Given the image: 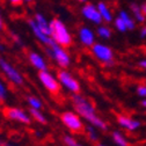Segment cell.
<instances>
[{
    "label": "cell",
    "instance_id": "6da1fadb",
    "mask_svg": "<svg viewBox=\"0 0 146 146\" xmlns=\"http://www.w3.org/2000/svg\"><path fill=\"white\" fill-rule=\"evenodd\" d=\"M71 103H72L73 109H74V111L81 118H84V121H86L88 124L93 125V126L96 127V129L103 130V131H106L108 129L107 123L96 114L94 104L87 98L80 95L79 93L78 94H72Z\"/></svg>",
    "mask_w": 146,
    "mask_h": 146
},
{
    "label": "cell",
    "instance_id": "7a4b0ae2",
    "mask_svg": "<svg viewBox=\"0 0 146 146\" xmlns=\"http://www.w3.org/2000/svg\"><path fill=\"white\" fill-rule=\"evenodd\" d=\"M50 36L57 44L67 48L72 44V35L65 23L58 19L50 21Z\"/></svg>",
    "mask_w": 146,
    "mask_h": 146
},
{
    "label": "cell",
    "instance_id": "3957f363",
    "mask_svg": "<svg viewBox=\"0 0 146 146\" xmlns=\"http://www.w3.org/2000/svg\"><path fill=\"white\" fill-rule=\"evenodd\" d=\"M45 51L49 57L56 63L60 68H67L71 65V56L65 50L64 46L57 44L54 41H51L49 45L45 46Z\"/></svg>",
    "mask_w": 146,
    "mask_h": 146
},
{
    "label": "cell",
    "instance_id": "277c9868",
    "mask_svg": "<svg viewBox=\"0 0 146 146\" xmlns=\"http://www.w3.org/2000/svg\"><path fill=\"white\" fill-rule=\"evenodd\" d=\"M60 121L66 129L73 133H80L85 130L82 118L76 111H64L60 114Z\"/></svg>",
    "mask_w": 146,
    "mask_h": 146
},
{
    "label": "cell",
    "instance_id": "5b68a950",
    "mask_svg": "<svg viewBox=\"0 0 146 146\" xmlns=\"http://www.w3.org/2000/svg\"><path fill=\"white\" fill-rule=\"evenodd\" d=\"M0 71L7 78L9 82H12L15 86H22L25 84V78L22 73L15 68L8 60H6L4 57H0Z\"/></svg>",
    "mask_w": 146,
    "mask_h": 146
},
{
    "label": "cell",
    "instance_id": "8992f818",
    "mask_svg": "<svg viewBox=\"0 0 146 146\" xmlns=\"http://www.w3.org/2000/svg\"><path fill=\"white\" fill-rule=\"evenodd\" d=\"M90 51H92L93 56L102 64L104 65H113L114 59H115V53L114 50L102 43H94L90 46Z\"/></svg>",
    "mask_w": 146,
    "mask_h": 146
},
{
    "label": "cell",
    "instance_id": "52a82bcc",
    "mask_svg": "<svg viewBox=\"0 0 146 146\" xmlns=\"http://www.w3.org/2000/svg\"><path fill=\"white\" fill-rule=\"evenodd\" d=\"M57 79L62 87H64L68 93L71 94H78L80 93V82L77 80V78L73 77L66 68H62L57 73Z\"/></svg>",
    "mask_w": 146,
    "mask_h": 146
},
{
    "label": "cell",
    "instance_id": "ba28073f",
    "mask_svg": "<svg viewBox=\"0 0 146 146\" xmlns=\"http://www.w3.org/2000/svg\"><path fill=\"white\" fill-rule=\"evenodd\" d=\"M38 81L41 82V85L48 90L50 94L56 95L59 93L60 90V84L57 79V77H54L51 72H49V70L46 71H40L38 72Z\"/></svg>",
    "mask_w": 146,
    "mask_h": 146
},
{
    "label": "cell",
    "instance_id": "9c48e42d",
    "mask_svg": "<svg viewBox=\"0 0 146 146\" xmlns=\"http://www.w3.org/2000/svg\"><path fill=\"white\" fill-rule=\"evenodd\" d=\"M5 115L9 121L17 122L21 124H30L31 116L29 113L25 111L22 108L19 107H8L5 109Z\"/></svg>",
    "mask_w": 146,
    "mask_h": 146
},
{
    "label": "cell",
    "instance_id": "30bf717a",
    "mask_svg": "<svg viewBox=\"0 0 146 146\" xmlns=\"http://www.w3.org/2000/svg\"><path fill=\"white\" fill-rule=\"evenodd\" d=\"M81 14L82 16L85 17L86 20L90 21L92 23L96 25V26H100L102 23V16L100 15V12L96 6H94L93 4H87L82 7L81 9Z\"/></svg>",
    "mask_w": 146,
    "mask_h": 146
},
{
    "label": "cell",
    "instance_id": "8fae6325",
    "mask_svg": "<svg viewBox=\"0 0 146 146\" xmlns=\"http://www.w3.org/2000/svg\"><path fill=\"white\" fill-rule=\"evenodd\" d=\"M117 123L122 129L129 131V132L138 130L141 125V123L138 119H135V118H132L130 116H126V115H118L117 116Z\"/></svg>",
    "mask_w": 146,
    "mask_h": 146
},
{
    "label": "cell",
    "instance_id": "7c38bea8",
    "mask_svg": "<svg viewBox=\"0 0 146 146\" xmlns=\"http://www.w3.org/2000/svg\"><path fill=\"white\" fill-rule=\"evenodd\" d=\"M28 25H29L30 30L33 31L34 36H35V37L37 38L42 44H44V45L46 46V45H49V44L51 43L52 38L50 37V35H48L43 29H41V28L37 26V23L35 22V20H29V21H28Z\"/></svg>",
    "mask_w": 146,
    "mask_h": 146
},
{
    "label": "cell",
    "instance_id": "4fadbf2b",
    "mask_svg": "<svg viewBox=\"0 0 146 146\" xmlns=\"http://www.w3.org/2000/svg\"><path fill=\"white\" fill-rule=\"evenodd\" d=\"M78 35L80 43L86 48H90L95 43V33L88 27H81Z\"/></svg>",
    "mask_w": 146,
    "mask_h": 146
},
{
    "label": "cell",
    "instance_id": "5bb4252c",
    "mask_svg": "<svg viewBox=\"0 0 146 146\" xmlns=\"http://www.w3.org/2000/svg\"><path fill=\"white\" fill-rule=\"evenodd\" d=\"M28 60H29V63L36 70H37L38 72L40 71H46L48 70V63H46V60L44 59V57L42 56V54H40L38 52H35V51L29 52Z\"/></svg>",
    "mask_w": 146,
    "mask_h": 146
},
{
    "label": "cell",
    "instance_id": "9a60e30c",
    "mask_svg": "<svg viewBox=\"0 0 146 146\" xmlns=\"http://www.w3.org/2000/svg\"><path fill=\"white\" fill-rule=\"evenodd\" d=\"M98 9L100 12V15L102 16V20L106 22V23H110L113 20H114V17H113V13L110 11V8L108 7V5L103 1L99 3L98 4Z\"/></svg>",
    "mask_w": 146,
    "mask_h": 146
},
{
    "label": "cell",
    "instance_id": "2e32d148",
    "mask_svg": "<svg viewBox=\"0 0 146 146\" xmlns=\"http://www.w3.org/2000/svg\"><path fill=\"white\" fill-rule=\"evenodd\" d=\"M34 20H35V22L37 23V26H38L41 29H43L48 35H50V22L45 19V17H44L42 14H40V13L35 14ZM50 37H51V36H50Z\"/></svg>",
    "mask_w": 146,
    "mask_h": 146
},
{
    "label": "cell",
    "instance_id": "e0dca14e",
    "mask_svg": "<svg viewBox=\"0 0 146 146\" xmlns=\"http://www.w3.org/2000/svg\"><path fill=\"white\" fill-rule=\"evenodd\" d=\"M118 16L121 17V19L123 20V22L125 23L127 30H133V29L136 28V22H135V20L130 16V14L127 13V12H125V11H119Z\"/></svg>",
    "mask_w": 146,
    "mask_h": 146
},
{
    "label": "cell",
    "instance_id": "ac0fdd59",
    "mask_svg": "<svg viewBox=\"0 0 146 146\" xmlns=\"http://www.w3.org/2000/svg\"><path fill=\"white\" fill-rule=\"evenodd\" d=\"M29 114H30L31 118L35 119L37 123H40V124H46L48 119H46L45 115L42 113L41 109H33V108H29Z\"/></svg>",
    "mask_w": 146,
    "mask_h": 146
},
{
    "label": "cell",
    "instance_id": "d6986e66",
    "mask_svg": "<svg viewBox=\"0 0 146 146\" xmlns=\"http://www.w3.org/2000/svg\"><path fill=\"white\" fill-rule=\"evenodd\" d=\"M111 138L117 146H129V141H127V139L121 131H113Z\"/></svg>",
    "mask_w": 146,
    "mask_h": 146
},
{
    "label": "cell",
    "instance_id": "ffe728a7",
    "mask_svg": "<svg viewBox=\"0 0 146 146\" xmlns=\"http://www.w3.org/2000/svg\"><path fill=\"white\" fill-rule=\"evenodd\" d=\"M130 7H131V11H132V14H133V16H135L136 21H138V22H140V23H144L145 20H146V17H145V15L143 14L141 8H140L137 4H131Z\"/></svg>",
    "mask_w": 146,
    "mask_h": 146
},
{
    "label": "cell",
    "instance_id": "44dd1931",
    "mask_svg": "<svg viewBox=\"0 0 146 146\" xmlns=\"http://www.w3.org/2000/svg\"><path fill=\"white\" fill-rule=\"evenodd\" d=\"M96 34L99 37H101L102 40H109L111 37V35H113V31L111 29L107 27V26H99L98 29H96Z\"/></svg>",
    "mask_w": 146,
    "mask_h": 146
},
{
    "label": "cell",
    "instance_id": "7402d4cb",
    "mask_svg": "<svg viewBox=\"0 0 146 146\" xmlns=\"http://www.w3.org/2000/svg\"><path fill=\"white\" fill-rule=\"evenodd\" d=\"M27 104L29 106V108H33V109H41L43 108V103L41 101V99H38L37 96H34V95H30V96H27Z\"/></svg>",
    "mask_w": 146,
    "mask_h": 146
},
{
    "label": "cell",
    "instance_id": "603a6c76",
    "mask_svg": "<svg viewBox=\"0 0 146 146\" xmlns=\"http://www.w3.org/2000/svg\"><path fill=\"white\" fill-rule=\"evenodd\" d=\"M85 130H86V133L88 136V138L92 140V141H98L99 140V133H98V129L93 125H88V126H85Z\"/></svg>",
    "mask_w": 146,
    "mask_h": 146
},
{
    "label": "cell",
    "instance_id": "cb8c5ba5",
    "mask_svg": "<svg viewBox=\"0 0 146 146\" xmlns=\"http://www.w3.org/2000/svg\"><path fill=\"white\" fill-rule=\"evenodd\" d=\"M63 141H64V144H65L66 146H85L84 144L79 143L74 137H72V136H70V135H65V136L63 137Z\"/></svg>",
    "mask_w": 146,
    "mask_h": 146
},
{
    "label": "cell",
    "instance_id": "d4e9b609",
    "mask_svg": "<svg viewBox=\"0 0 146 146\" xmlns=\"http://www.w3.org/2000/svg\"><path fill=\"white\" fill-rule=\"evenodd\" d=\"M8 96V89H7V86L5 85V82L0 79V103L6 101Z\"/></svg>",
    "mask_w": 146,
    "mask_h": 146
},
{
    "label": "cell",
    "instance_id": "484cf974",
    "mask_svg": "<svg viewBox=\"0 0 146 146\" xmlns=\"http://www.w3.org/2000/svg\"><path fill=\"white\" fill-rule=\"evenodd\" d=\"M114 26H115V28H116L119 33H125V31H127V28H126L125 23L123 22V20L121 19L119 16H117L116 19L114 20Z\"/></svg>",
    "mask_w": 146,
    "mask_h": 146
},
{
    "label": "cell",
    "instance_id": "4316f807",
    "mask_svg": "<svg viewBox=\"0 0 146 146\" xmlns=\"http://www.w3.org/2000/svg\"><path fill=\"white\" fill-rule=\"evenodd\" d=\"M136 93L139 98L141 99H146V85L145 84H141V85H138L137 88H136Z\"/></svg>",
    "mask_w": 146,
    "mask_h": 146
},
{
    "label": "cell",
    "instance_id": "83f0119b",
    "mask_svg": "<svg viewBox=\"0 0 146 146\" xmlns=\"http://www.w3.org/2000/svg\"><path fill=\"white\" fill-rule=\"evenodd\" d=\"M138 67L141 68V70H144V71L146 72V59L139 60V62H138Z\"/></svg>",
    "mask_w": 146,
    "mask_h": 146
},
{
    "label": "cell",
    "instance_id": "f1b7e54d",
    "mask_svg": "<svg viewBox=\"0 0 146 146\" xmlns=\"http://www.w3.org/2000/svg\"><path fill=\"white\" fill-rule=\"evenodd\" d=\"M139 35H140V37L141 38H145L146 37V26L141 27L140 30H139Z\"/></svg>",
    "mask_w": 146,
    "mask_h": 146
},
{
    "label": "cell",
    "instance_id": "f546056e",
    "mask_svg": "<svg viewBox=\"0 0 146 146\" xmlns=\"http://www.w3.org/2000/svg\"><path fill=\"white\" fill-rule=\"evenodd\" d=\"M23 0H9V3L13 5H21Z\"/></svg>",
    "mask_w": 146,
    "mask_h": 146
},
{
    "label": "cell",
    "instance_id": "4dcf8cb0",
    "mask_svg": "<svg viewBox=\"0 0 146 146\" xmlns=\"http://www.w3.org/2000/svg\"><path fill=\"white\" fill-rule=\"evenodd\" d=\"M140 8H141V12H143V14L146 16V3H145L143 6H140Z\"/></svg>",
    "mask_w": 146,
    "mask_h": 146
},
{
    "label": "cell",
    "instance_id": "1f68e13d",
    "mask_svg": "<svg viewBox=\"0 0 146 146\" xmlns=\"http://www.w3.org/2000/svg\"><path fill=\"white\" fill-rule=\"evenodd\" d=\"M140 104H141V107H143V108H145V109H146V99H144V100H141V102H140Z\"/></svg>",
    "mask_w": 146,
    "mask_h": 146
},
{
    "label": "cell",
    "instance_id": "d6a6232c",
    "mask_svg": "<svg viewBox=\"0 0 146 146\" xmlns=\"http://www.w3.org/2000/svg\"><path fill=\"white\" fill-rule=\"evenodd\" d=\"M4 28V22H3V19H1V16H0V30H1Z\"/></svg>",
    "mask_w": 146,
    "mask_h": 146
},
{
    "label": "cell",
    "instance_id": "836d02e7",
    "mask_svg": "<svg viewBox=\"0 0 146 146\" xmlns=\"http://www.w3.org/2000/svg\"><path fill=\"white\" fill-rule=\"evenodd\" d=\"M23 1H27V3H30V1H33V0H23Z\"/></svg>",
    "mask_w": 146,
    "mask_h": 146
},
{
    "label": "cell",
    "instance_id": "e575fe53",
    "mask_svg": "<svg viewBox=\"0 0 146 146\" xmlns=\"http://www.w3.org/2000/svg\"><path fill=\"white\" fill-rule=\"evenodd\" d=\"M78 1H80V3H85L86 0H78Z\"/></svg>",
    "mask_w": 146,
    "mask_h": 146
},
{
    "label": "cell",
    "instance_id": "d590c367",
    "mask_svg": "<svg viewBox=\"0 0 146 146\" xmlns=\"http://www.w3.org/2000/svg\"><path fill=\"white\" fill-rule=\"evenodd\" d=\"M0 50H4V46L3 45H0Z\"/></svg>",
    "mask_w": 146,
    "mask_h": 146
},
{
    "label": "cell",
    "instance_id": "8d00e7d4",
    "mask_svg": "<svg viewBox=\"0 0 146 146\" xmlns=\"http://www.w3.org/2000/svg\"><path fill=\"white\" fill-rule=\"evenodd\" d=\"M98 146H106V145H103V144H99Z\"/></svg>",
    "mask_w": 146,
    "mask_h": 146
},
{
    "label": "cell",
    "instance_id": "74e56055",
    "mask_svg": "<svg viewBox=\"0 0 146 146\" xmlns=\"http://www.w3.org/2000/svg\"><path fill=\"white\" fill-rule=\"evenodd\" d=\"M0 146H1V145H0Z\"/></svg>",
    "mask_w": 146,
    "mask_h": 146
}]
</instances>
